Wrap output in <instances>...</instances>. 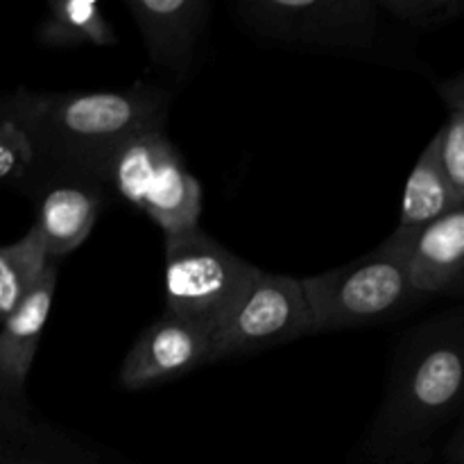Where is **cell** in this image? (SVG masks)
<instances>
[{
    "label": "cell",
    "mask_w": 464,
    "mask_h": 464,
    "mask_svg": "<svg viewBox=\"0 0 464 464\" xmlns=\"http://www.w3.org/2000/svg\"><path fill=\"white\" fill-rule=\"evenodd\" d=\"M0 118L25 134L34 170L107 186L111 159L127 140L163 131L168 93L145 82L102 91L18 89L0 98Z\"/></svg>",
    "instance_id": "obj_1"
},
{
    "label": "cell",
    "mask_w": 464,
    "mask_h": 464,
    "mask_svg": "<svg viewBox=\"0 0 464 464\" xmlns=\"http://www.w3.org/2000/svg\"><path fill=\"white\" fill-rule=\"evenodd\" d=\"M464 311L438 313L394 349L388 388L361 444L358 464L426 462L449 426L462 424Z\"/></svg>",
    "instance_id": "obj_2"
},
{
    "label": "cell",
    "mask_w": 464,
    "mask_h": 464,
    "mask_svg": "<svg viewBox=\"0 0 464 464\" xmlns=\"http://www.w3.org/2000/svg\"><path fill=\"white\" fill-rule=\"evenodd\" d=\"M408 234L394 229L361 258L299 279L308 335L367 329L397 320L421 304L408 281Z\"/></svg>",
    "instance_id": "obj_3"
},
{
    "label": "cell",
    "mask_w": 464,
    "mask_h": 464,
    "mask_svg": "<svg viewBox=\"0 0 464 464\" xmlns=\"http://www.w3.org/2000/svg\"><path fill=\"white\" fill-rule=\"evenodd\" d=\"M256 272L199 227L166 236V315L213 335Z\"/></svg>",
    "instance_id": "obj_4"
},
{
    "label": "cell",
    "mask_w": 464,
    "mask_h": 464,
    "mask_svg": "<svg viewBox=\"0 0 464 464\" xmlns=\"http://www.w3.org/2000/svg\"><path fill=\"white\" fill-rule=\"evenodd\" d=\"M107 186L148 216L163 236L199 227L202 186L163 131H148L127 140L111 159Z\"/></svg>",
    "instance_id": "obj_5"
},
{
    "label": "cell",
    "mask_w": 464,
    "mask_h": 464,
    "mask_svg": "<svg viewBox=\"0 0 464 464\" xmlns=\"http://www.w3.org/2000/svg\"><path fill=\"white\" fill-rule=\"evenodd\" d=\"M236 12L263 41L353 57L374 48L381 25L376 0H243Z\"/></svg>",
    "instance_id": "obj_6"
},
{
    "label": "cell",
    "mask_w": 464,
    "mask_h": 464,
    "mask_svg": "<svg viewBox=\"0 0 464 464\" xmlns=\"http://www.w3.org/2000/svg\"><path fill=\"white\" fill-rule=\"evenodd\" d=\"M308 335V308L297 276L266 272L256 276L213 340V362L267 352Z\"/></svg>",
    "instance_id": "obj_7"
},
{
    "label": "cell",
    "mask_w": 464,
    "mask_h": 464,
    "mask_svg": "<svg viewBox=\"0 0 464 464\" xmlns=\"http://www.w3.org/2000/svg\"><path fill=\"white\" fill-rule=\"evenodd\" d=\"M213 362V340L207 331L163 315L139 335L118 372L121 388L145 390L168 383Z\"/></svg>",
    "instance_id": "obj_8"
},
{
    "label": "cell",
    "mask_w": 464,
    "mask_h": 464,
    "mask_svg": "<svg viewBox=\"0 0 464 464\" xmlns=\"http://www.w3.org/2000/svg\"><path fill=\"white\" fill-rule=\"evenodd\" d=\"M125 7L150 62L177 80L188 77L211 23L213 5L208 0H125Z\"/></svg>",
    "instance_id": "obj_9"
},
{
    "label": "cell",
    "mask_w": 464,
    "mask_h": 464,
    "mask_svg": "<svg viewBox=\"0 0 464 464\" xmlns=\"http://www.w3.org/2000/svg\"><path fill=\"white\" fill-rule=\"evenodd\" d=\"M406 266L408 281L420 302L460 297L464 290V207L408 234Z\"/></svg>",
    "instance_id": "obj_10"
},
{
    "label": "cell",
    "mask_w": 464,
    "mask_h": 464,
    "mask_svg": "<svg viewBox=\"0 0 464 464\" xmlns=\"http://www.w3.org/2000/svg\"><path fill=\"white\" fill-rule=\"evenodd\" d=\"M57 290V266L50 263L32 293L0 322V399L23 406L25 381L34 365Z\"/></svg>",
    "instance_id": "obj_11"
},
{
    "label": "cell",
    "mask_w": 464,
    "mask_h": 464,
    "mask_svg": "<svg viewBox=\"0 0 464 464\" xmlns=\"http://www.w3.org/2000/svg\"><path fill=\"white\" fill-rule=\"evenodd\" d=\"M104 204V186L93 181L54 179L39 198L36 231L50 261L68 256L91 236Z\"/></svg>",
    "instance_id": "obj_12"
},
{
    "label": "cell",
    "mask_w": 464,
    "mask_h": 464,
    "mask_svg": "<svg viewBox=\"0 0 464 464\" xmlns=\"http://www.w3.org/2000/svg\"><path fill=\"white\" fill-rule=\"evenodd\" d=\"M458 207H464V199L453 193L447 177L440 170L438 159H435V145L430 140L406 179L397 229L412 234V231L424 229L430 222L440 220Z\"/></svg>",
    "instance_id": "obj_13"
},
{
    "label": "cell",
    "mask_w": 464,
    "mask_h": 464,
    "mask_svg": "<svg viewBox=\"0 0 464 464\" xmlns=\"http://www.w3.org/2000/svg\"><path fill=\"white\" fill-rule=\"evenodd\" d=\"M36 41L48 48H109L118 44V36L98 3L50 0L48 14L36 30Z\"/></svg>",
    "instance_id": "obj_14"
},
{
    "label": "cell",
    "mask_w": 464,
    "mask_h": 464,
    "mask_svg": "<svg viewBox=\"0 0 464 464\" xmlns=\"http://www.w3.org/2000/svg\"><path fill=\"white\" fill-rule=\"evenodd\" d=\"M50 263L34 225L16 243L0 245V322L32 293Z\"/></svg>",
    "instance_id": "obj_15"
},
{
    "label": "cell",
    "mask_w": 464,
    "mask_h": 464,
    "mask_svg": "<svg viewBox=\"0 0 464 464\" xmlns=\"http://www.w3.org/2000/svg\"><path fill=\"white\" fill-rule=\"evenodd\" d=\"M449 116L438 134L433 136L435 159L447 177L449 186L458 198L464 199V75L458 72L453 80L440 86Z\"/></svg>",
    "instance_id": "obj_16"
},
{
    "label": "cell",
    "mask_w": 464,
    "mask_h": 464,
    "mask_svg": "<svg viewBox=\"0 0 464 464\" xmlns=\"http://www.w3.org/2000/svg\"><path fill=\"white\" fill-rule=\"evenodd\" d=\"M381 14L420 32L456 23L462 16V0H376Z\"/></svg>",
    "instance_id": "obj_17"
},
{
    "label": "cell",
    "mask_w": 464,
    "mask_h": 464,
    "mask_svg": "<svg viewBox=\"0 0 464 464\" xmlns=\"http://www.w3.org/2000/svg\"><path fill=\"white\" fill-rule=\"evenodd\" d=\"M34 172V152L25 134L0 118V184H25Z\"/></svg>",
    "instance_id": "obj_18"
},
{
    "label": "cell",
    "mask_w": 464,
    "mask_h": 464,
    "mask_svg": "<svg viewBox=\"0 0 464 464\" xmlns=\"http://www.w3.org/2000/svg\"><path fill=\"white\" fill-rule=\"evenodd\" d=\"M32 435V424L23 406L0 399V464Z\"/></svg>",
    "instance_id": "obj_19"
}]
</instances>
